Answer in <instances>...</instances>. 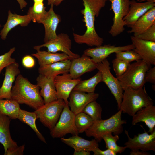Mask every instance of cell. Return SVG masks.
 I'll list each match as a JSON object with an SVG mask.
<instances>
[{
    "instance_id": "obj_1",
    "label": "cell",
    "mask_w": 155,
    "mask_h": 155,
    "mask_svg": "<svg viewBox=\"0 0 155 155\" xmlns=\"http://www.w3.org/2000/svg\"><path fill=\"white\" fill-rule=\"evenodd\" d=\"M84 8L81 12L83 15V21L86 27L84 34L80 35L73 33L75 42L85 44L91 46L102 45L104 40L97 33L95 28V17L99 15L101 9L106 4V0H82Z\"/></svg>"
},
{
    "instance_id": "obj_2",
    "label": "cell",
    "mask_w": 155,
    "mask_h": 155,
    "mask_svg": "<svg viewBox=\"0 0 155 155\" xmlns=\"http://www.w3.org/2000/svg\"><path fill=\"white\" fill-rule=\"evenodd\" d=\"M40 87L31 83L20 74L16 77L11 91V98L19 104H25L37 110L44 104L40 95Z\"/></svg>"
},
{
    "instance_id": "obj_3",
    "label": "cell",
    "mask_w": 155,
    "mask_h": 155,
    "mask_svg": "<svg viewBox=\"0 0 155 155\" xmlns=\"http://www.w3.org/2000/svg\"><path fill=\"white\" fill-rule=\"evenodd\" d=\"M122 111L120 109L109 118L94 121L91 126L85 132L86 136L93 137L98 142L101 141L104 135L109 133L115 135L121 134L123 131V125L126 121L121 119Z\"/></svg>"
},
{
    "instance_id": "obj_4",
    "label": "cell",
    "mask_w": 155,
    "mask_h": 155,
    "mask_svg": "<svg viewBox=\"0 0 155 155\" xmlns=\"http://www.w3.org/2000/svg\"><path fill=\"white\" fill-rule=\"evenodd\" d=\"M123 91L120 109L123 113L133 117L142 108L154 104L153 100L148 95L145 87L137 89L129 88Z\"/></svg>"
},
{
    "instance_id": "obj_5",
    "label": "cell",
    "mask_w": 155,
    "mask_h": 155,
    "mask_svg": "<svg viewBox=\"0 0 155 155\" xmlns=\"http://www.w3.org/2000/svg\"><path fill=\"white\" fill-rule=\"evenodd\" d=\"M151 66L142 60L130 64L126 71L117 78L123 90L129 88L137 89L143 87L146 73Z\"/></svg>"
},
{
    "instance_id": "obj_6",
    "label": "cell",
    "mask_w": 155,
    "mask_h": 155,
    "mask_svg": "<svg viewBox=\"0 0 155 155\" xmlns=\"http://www.w3.org/2000/svg\"><path fill=\"white\" fill-rule=\"evenodd\" d=\"M66 103L62 99L44 104L34 111L37 119L50 131L57 122Z\"/></svg>"
},
{
    "instance_id": "obj_7",
    "label": "cell",
    "mask_w": 155,
    "mask_h": 155,
    "mask_svg": "<svg viewBox=\"0 0 155 155\" xmlns=\"http://www.w3.org/2000/svg\"><path fill=\"white\" fill-rule=\"evenodd\" d=\"M75 115L70 110L68 104H66L59 119L50 134L52 138H61L68 134L78 135L75 122Z\"/></svg>"
},
{
    "instance_id": "obj_8",
    "label": "cell",
    "mask_w": 155,
    "mask_h": 155,
    "mask_svg": "<svg viewBox=\"0 0 155 155\" xmlns=\"http://www.w3.org/2000/svg\"><path fill=\"white\" fill-rule=\"evenodd\" d=\"M96 69L101 73L102 82L106 85L114 97L118 109L119 110L123 99V90L118 79L111 73L109 61L106 59L97 63Z\"/></svg>"
},
{
    "instance_id": "obj_9",
    "label": "cell",
    "mask_w": 155,
    "mask_h": 155,
    "mask_svg": "<svg viewBox=\"0 0 155 155\" xmlns=\"http://www.w3.org/2000/svg\"><path fill=\"white\" fill-rule=\"evenodd\" d=\"M111 3L110 9L114 16L113 23L109 31L113 37H115L125 30V23L123 19L127 14L129 9L130 0H106Z\"/></svg>"
},
{
    "instance_id": "obj_10",
    "label": "cell",
    "mask_w": 155,
    "mask_h": 155,
    "mask_svg": "<svg viewBox=\"0 0 155 155\" xmlns=\"http://www.w3.org/2000/svg\"><path fill=\"white\" fill-rule=\"evenodd\" d=\"M71 40L69 36L67 34L61 33L57 35V37L55 39L42 45L34 46L33 48L37 51L42 47H45L47 48L48 51L53 53L61 51L67 55L72 60L80 56L71 51Z\"/></svg>"
},
{
    "instance_id": "obj_11",
    "label": "cell",
    "mask_w": 155,
    "mask_h": 155,
    "mask_svg": "<svg viewBox=\"0 0 155 155\" xmlns=\"http://www.w3.org/2000/svg\"><path fill=\"white\" fill-rule=\"evenodd\" d=\"M125 132L128 139L124 144L127 148L131 150L155 151V130L150 134L144 130V133L135 135L133 138L129 137L127 131L125 130Z\"/></svg>"
},
{
    "instance_id": "obj_12",
    "label": "cell",
    "mask_w": 155,
    "mask_h": 155,
    "mask_svg": "<svg viewBox=\"0 0 155 155\" xmlns=\"http://www.w3.org/2000/svg\"><path fill=\"white\" fill-rule=\"evenodd\" d=\"M132 44L123 46L105 44L89 48L84 51L83 54L91 58L96 63H100L111 54L120 51H125L134 49Z\"/></svg>"
},
{
    "instance_id": "obj_13",
    "label": "cell",
    "mask_w": 155,
    "mask_h": 155,
    "mask_svg": "<svg viewBox=\"0 0 155 155\" xmlns=\"http://www.w3.org/2000/svg\"><path fill=\"white\" fill-rule=\"evenodd\" d=\"M81 80L80 78H72L69 73L56 76L54 81L58 99L63 100L68 104L70 94Z\"/></svg>"
},
{
    "instance_id": "obj_14",
    "label": "cell",
    "mask_w": 155,
    "mask_h": 155,
    "mask_svg": "<svg viewBox=\"0 0 155 155\" xmlns=\"http://www.w3.org/2000/svg\"><path fill=\"white\" fill-rule=\"evenodd\" d=\"M99 94L95 92L86 93L73 90L69 96L68 106L70 110L76 115L82 112L86 106L90 102L96 100Z\"/></svg>"
},
{
    "instance_id": "obj_15",
    "label": "cell",
    "mask_w": 155,
    "mask_h": 155,
    "mask_svg": "<svg viewBox=\"0 0 155 155\" xmlns=\"http://www.w3.org/2000/svg\"><path fill=\"white\" fill-rule=\"evenodd\" d=\"M134 50L141 60L150 65H155V42L145 40L133 36L131 37Z\"/></svg>"
},
{
    "instance_id": "obj_16",
    "label": "cell",
    "mask_w": 155,
    "mask_h": 155,
    "mask_svg": "<svg viewBox=\"0 0 155 155\" xmlns=\"http://www.w3.org/2000/svg\"><path fill=\"white\" fill-rule=\"evenodd\" d=\"M97 64L90 57L83 54L71 60L69 73L72 78L78 79L84 73L96 69Z\"/></svg>"
},
{
    "instance_id": "obj_17",
    "label": "cell",
    "mask_w": 155,
    "mask_h": 155,
    "mask_svg": "<svg viewBox=\"0 0 155 155\" xmlns=\"http://www.w3.org/2000/svg\"><path fill=\"white\" fill-rule=\"evenodd\" d=\"M11 119L0 113V143L3 146L5 155H11L18 147L17 143L12 140L10 131Z\"/></svg>"
},
{
    "instance_id": "obj_18",
    "label": "cell",
    "mask_w": 155,
    "mask_h": 155,
    "mask_svg": "<svg viewBox=\"0 0 155 155\" xmlns=\"http://www.w3.org/2000/svg\"><path fill=\"white\" fill-rule=\"evenodd\" d=\"M155 6V3L152 2H139L135 0L130 1L129 12L123 19L125 26L130 28L140 17Z\"/></svg>"
},
{
    "instance_id": "obj_19",
    "label": "cell",
    "mask_w": 155,
    "mask_h": 155,
    "mask_svg": "<svg viewBox=\"0 0 155 155\" xmlns=\"http://www.w3.org/2000/svg\"><path fill=\"white\" fill-rule=\"evenodd\" d=\"M49 10L46 11L44 17L38 23H42L45 28L44 41L45 43L57 37L56 30L58 25L61 20L60 16L56 14L53 9L54 5H50Z\"/></svg>"
},
{
    "instance_id": "obj_20",
    "label": "cell",
    "mask_w": 155,
    "mask_h": 155,
    "mask_svg": "<svg viewBox=\"0 0 155 155\" xmlns=\"http://www.w3.org/2000/svg\"><path fill=\"white\" fill-rule=\"evenodd\" d=\"M19 65L16 62L5 67L4 79L0 87V99H11V91L13 82L20 74Z\"/></svg>"
},
{
    "instance_id": "obj_21",
    "label": "cell",
    "mask_w": 155,
    "mask_h": 155,
    "mask_svg": "<svg viewBox=\"0 0 155 155\" xmlns=\"http://www.w3.org/2000/svg\"><path fill=\"white\" fill-rule=\"evenodd\" d=\"M36 80L37 84L41 89L40 93L44 104L58 99L54 80L39 74Z\"/></svg>"
},
{
    "instance_id": "obj_22",
    "label": "cell",
    "mask_w": 155,
    "mask_h": 155,
    "mask_svg": "<svg viewBox=\"0 0 155 155\" xmlns=\"http://www.w3.org/2000/svg\"><path fill=\"white\" fill-rule=\"evenodd\" d=\"M132 117L133 125L143 122L148 128V133H152L155 130V106L153 105H148L142 108Z\"/></svg>"
},
{
    "instance_id": "obj_23",
    "label": "cell",
    "mask_w": 155,
    "mask_h": 155,
    "mask_svg": "<svg viewBox=\"0 0 155 155\" xmlns=\"http://www.w3.org/2000/svg\"><path fill=\"white\" fill-rule=\"evenodd\" d=\"M71 62V60H66L40 67L38 73L39 74L54 80L57 75L69 72Z\"/></svg>"
},
{
    "instance_id": "obj_24",
    "label": "cell",
    "mask_w": 155,
    "mask_h": 155,
    "mask_svg": "<svg viewBox=\"0 0 155 155\" xmlns=\"http://www.w3.org/2000/svg\"><path fill=\"white\" fill-rule=\"evenodd\" d=\"M61 140L76 151H86L93 152L99 147L98 142L94 139L91 140H88L78 135H73L68 138L62 137L61 138Z\"/></svg>"
},
{
    "instance_id": "obj_25",
    "label": "cell",
    "mask_w": 155,
    "mask_h": 155,
    "mask_svg": "<svg viewBox=\"0 0 155 155\" xmlns=\"http://www.w3.org/2000/svg\"><path fill=\"white\" fill-rule=\"evenodd\" d=\"M31 21L28 15H19L16 13L13 14L9 10L7 21L0 32L1 39L3 40H5L8 33L13 28L18 25L22 27L26 26Z\"/></svg>"
},
{
    "instance_id": "obj_26",
    "label": "cell",
    "mask_w": 155,
    "mask_h": 155,
    "mask_svg": "<svg viewBox=\"0 0 155 155\" xmlns=\"http://www.w3.org/2000/svg\"><path fill=\"white\" fill-rule=\"evenodd\" d=\"M155 24V6L149 10L130 27L128 33H133L136 36Z\"/></svg>"
},
{
    "instance_id": "obj_27",
    "label": "cell",
    "mask_w": 155,
    "mask_h": 155,
    "mask_svg": "<svg viewBox=\"0 0 155 155\" xmlns=\"http://www.w3.org/2000/svg\"><path fill=\"white\" fill-rule=\"evenodd\" d=\"M37 59L40 67L49 65L58 61L72 59L64 53H57L48 51L37 50L36 53L32 54Z\"/></svg>"
},
{
    "instance_id": "obj_28",
    "label": "cell",
    "mask_w": 155,
    "mask_h": 155,
    "mask_svg": "<svg viewBox=\"0 0 155 155\" xmlns=\"http://www.w3.org/2000/svg\"><path fill=\"white\" fill-rule=\"evenodd\" d=\"M101 82L102 75L100 72L98 71L95 75L90 78L83 80H81L73 90L87 93H94L96 86Z\"/></svg>"
},
{
    "instance_id": "obj_29",
    "label": "cell",
    "mask_w": 155,
    "mask_h": 155,
    "mask_svg": "<svg viewBox=\"0 0 155 155\" xmlns=\"http://www.w3.org/2000/svg\"><path fill=\"white\" fill-rule=\"evenodd\" d=\"M18 119L22 122L29 125L35 132L38 138L42 141L46 143L45 138L38 130L36 123L37 119L34 112H30L20 109Z\"/></svg>"
},
{
    "instance_id": "obj_30",
    "label": "cell",
    "mask_w": 155,
    "mask_h": 155,
    "mask_svg": "<svg viewBox=\"0 0 155 155\" xmlns=\"http://www.w3.org/2000/svg\"><path fill=\"white\" fill-rule=\"evenodd\" d=\"M19 104L12 99H0V113L11 119H17L20 109Z\"/></svg>"
},
{
    "instance_id": "obj_31",
    "label": "cell",
    "mask_w": 155,
    "mask_h": 155,
    "mask_svg": "<svg viewBox=\"0 0 155 155\" xmlns=\"http://www.w3.org/2000/svg\"><path fill=\"white\" fill-rule=\"evenodd\" d=\"M94 121L90 116L83 112L75 115V122L79 133L85 132L91 126Z\"/></svg>"
},
{
    "instance_id": "obj_32",
    "label": "cell",
    "mask_w": 155,
    "mask_h": 155,
    "mask_svg": "<svg viewBox=\"0 0 155 155\" xmlns=\"http://www.w3.org/2000/svg\"><path fill=\"white\" fill-rule=\"evenodd\" d=\"M46 9L43 2L34 3L33 5L29 8L27 15L33 22L38 23L46 13Z\"/></svg>"
},
{
    "instance_id": "obj_33",
    "label": "cell",
    "mask_w": 155,
    "mask_h": 155,
    "mask_svg": "<svg viewBox=\"0 0 155 155\" xmlns=\"http://www.w3.org/2000/svg\"><path fill=\"white\" fill-rule=\"evenodd\" d=\"M102 139L105 142L106 148L113 151L116 154L121 153L127 148L125 146H121L117 145L116 142L119 139L118 135L113 136L112 133H108L103 136Z\"/></svg>"
},
{
    "instance_id": "obj_34",
    "label": "cell",
    "mask_w": 155,
    "mask_h": 155,
    "mask_svg": "<svg viewBox=\"0 0 155 155\" xmlns=\"http://www.w3.org/2000/svg\"><path fill=\"white\" fill-rule=\"evenodd\" d=\"M82 112L90 116L94 121L101 119L102 108L101 105L96 100L89 103Z\"/></svg>"
},
{
    "instance_id": "obj_35",
    "label": "cell",
    "mask_w": 155,
    "mask_h": 155,
    "mask_svg": "<svg viewBox=\"0 0 155 155\" xmlns=\"http://www.w3.org/2000/svg\"><path fill=\"white\" fill-rule=\"evenodd\" d=\"M115 53L116 58L129 63L141 60L140 57L133 49L119 51Z\"/></svg>"
},
{
    "instance_id": "obj_36",
    "label": "cell",
    "mask_w": 155,
    "mask_h": 155,
    "mask_svg": "<svg viewBox=\"0 0 155 155\" xmlns=\"http://www.w3.org/2000/svg\"><path fill=\"white\" fill-rule=\"evenodd\" d=\"M114 71L117 78L122 75L127 70L130 63L116 58L112 61Z\"/></svg>"
},
{
    "instance_id": "obj_37",
    "label": "cell",
    "mask_w": 155,
    "mask_h": 155,
    "mask_svg": "<svg viewBox=\"0 0 155 155\" xmlns=\"http://www.w3.org/2000/svg\"><path fill=\"white\" fill-rule=\"evenodd\" d=\"M15 50L16 48L13 47L7 52L0 55V74L3 68L16 62L15 59L11 57Z\"/></svg>"
},
{
    "instance_id": "obj_38",
    "label": "cell",
    "mask_w": 155,
    "mask_h": 155,
    "mask_svg": "<svg viewBox=\"0 0 155 155\" xmlns=\"http://www.w3.org/2000/svg\"><path fill=\"white\" fill-rule=\"evenodd\" d=\"M135 37L143 40L155 42V24Z\"/></svg>"
},
{
    "instance_id": "obj_39",
    "label": "cell",
    "mask_w": 155,
    "mask_h": 155,
    "mask_svg": "<svg viewBox=\"0 0 155 155\" xmlns=\"http://www.w3.org/2000/svg\"><path fill=\"white\" fill-rule=\"evenodd\" d=\"M22 63L25 67L30 69L33 68L34 66L35 62L33 57L28 55L24 56L22 58Z\"/></svg>"
},
{
    "instance_id": "obj_40",
    "label": "cell",
    "mask_w": 155,
    "mask_h": 155,
    "mask_svg": "<svg viewBox=\"0 0 155 155\" xmlns=\"http://www.w3.org/2000/svg\"><path fill=\"white\" fill-rule=\"evenodd\" d=\"M145 80L148 82L155 84V67L150 68L146 72Z\"/></svg>"
},
{
    "instance_id": "obj_41",
    "label": "cell",
    "mask_w": 155,
    "mask_h": 155,
    "mask_svg": "<svg viewBox=\"0 0 155 155\" xmlns=\"http://www.w3.org/2000/svg\"><path fill=\"white\" fill-rule=\"evenodd\" d=\"M94 155H116L117 154L113 151L107 148L104 150H102L99 147L96 148L93 152Z\"/></svg>"
},
{
    "instance_id": "obj_42",
    "label": "cell",
    "mask_w": 155,
    "mask_h": 155,
    "mask_svg": "<svg viewBox=\"0 0 155 155\" xmlns=\"http://www.w3.org/2000/svg\"><path fill=\"white\" fill-rule=\"evenodd\" d=\"M25 145L24 144L20 146H18L11 152V155H22L23 154L24 150Z\"/></svg>"
},
{
    "instance_id": "obj_43",
    "label": "cell",
    "mask_w": 155,
    "mask_h": 155,
    "mask_svg": "<svg viewBox=\"0 0 155 155\" xmlns=\"http://www.w3.org/2000/svg\"><path fill=\"white\" fill-rule=\"evenodd\" d=\"M130 155H150L151 154L146 151L139 150H133L130 152Z\"/></svg>"
},
{
    "instance_id": "obj_44",
    "label": "cell",
    "mask_w": 155,
    "mask_h": 155,
    "mask_svg": "<svg viewBox=\"0 0 155 155\" xmlns=\"http://www.w3.org/2000/svg\"><path fill=\"white\" fill-rule=\"evenodd\" d=\"M47 4L48 5H53L56 6L59 5L61 3L65 0H47Z\"/></svg>"
},
{
    "instance_id": "obj_45",
    "label": "cell",
    "mask_w": 155,
    "mask_h": 155,
    "mask_svg": "<svg viewBox=\"0 0 155 155\" xmlns=\"http://www.w3.org/2000/svg\"><path fill=\"white\" fill-rule=\"evenodd\" d=\"M90 154V152L86 151H74V155H89Z\"/></svg>"
},
{
    "instance_id": "obj_46",
    "label": "cell",
    "mask_w": 155,
    "mask_h": 155,
    "mask_svg": "<svg viewBox=\"0 0 155 155\" xmlns=\"http://www.w3.org/2000/svg\"><path fill=\"white\" fill-rule=\"evenodd\" d=\"M18 2L20 9H22L27 5V3L25 0H16Z\"/></svg>"
},
{
    "instance_id": "obj_47",
    "label": "cell",
    "mask_w": 155,
    "mask_h": 155,
    "mask_svg": "<svg viewBox=\"0 0 155 155\" xmlns=\"http://www.w3.org/2000/svg\"><path fill=\"white\" fill-rule=\"evenodd\" d=\"M137 1L139 2H142L144 1L151 2L154 3L155 2V0H137Z\"/></svg>"
},
{
    "instance_id": "obj_48",
    "label": "cell",
    "mask_w": 155,
    "mask_h": 155,
    "mask_svg": "<svg viewBox=\"0 0 155 155\" xmlns=\"http://www.w3.org/2000/svg\"><path fill=\"white\" fill-rule=\"evenodd\" d=\"M44 0H33L34 3H41L43 2Z\"/></svg>"
},
{
    "instance_id": "obj_49",
    "label": "cell",
    "mask_w": 155,
    "mask_h": 155,
    "mask_svg": "<svg viewBox=\"0 0 155 155\" xmlns=\"http://www.w3.org/2000/svg\"><path fill=\"white\" fill-rule=\"evenodd\" d=\"M1 27V25L0 24V28Z\"/></svg>"
},
{
    "instance_id": "obj_50",
    "label": "cell",
    "mask_w": 155,
    "mask_h": 155,
    "mask_svg": "<svg viewBox=\"0 0 155 155\" xmlns=\"http://www.w3.org/2000/svg\"></svg>"
}]
</instances>
